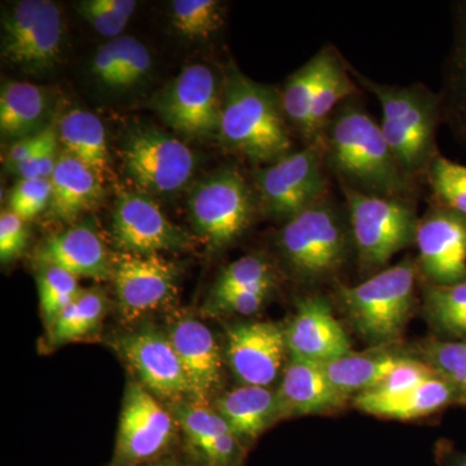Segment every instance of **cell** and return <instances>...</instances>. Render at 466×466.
Segmentation results:
<instances>
[{"mask_svg":"<svg viewBox=\"0 0 466 466\" xmlns=\"http://www.w3.org/2000/svg\"><path fill=\"white\" fill-rule=\"evenodd\" d=\"M325 167L342 187L364 195L410 201L413 179L400 167L386 142L381 126L363 106L348 100L330 116L319 135Z\"/></svg>","mask_w":466,"mask_h":466,"instance_id":"cell-1","label":"cell"},{"mask_svg":"<svg viewBox=\"0 0 466 466\" xmlns=\"http://www.w3.org/2000/svg\"><path fill=\"white\" fill-rule=\"evenodd\" d=\"M281 100L266 86L238 69L227 76L219 137L223 146L253 162H272L289 155L291 139Z\"/></svg>","mask_w":466,"mask_h":466,"instance_id":"cell-2","label":"cell"},{"mask_svg":"<svg viewBox=\"0 0 466 466\" xmlns=\"http://www.w3.org/2000/svg\"><path fill=\"white\" fill-rule=\"evenodd\" d=\"M349 66V64H348ZM358 84L381 104V130L398 164L410 177L428 173L440 156L438 125L441 122L440 95L424 85L389 86L372 81L349 66Z\"/></svg>","mask_w":466,"mask_h":466,"instance_id":"cell-3","label":"cell"},{"mask_svg":"<svg viewBox=\"0 0 466 466\" xmlns=\"http://www.w3.org/2000/svg\"><path fill=\"white\" fill-rule=\"evenodd\" d=\"M417 263L407 258L355 287H341L339 300L349 323L368 343L400 341L415 306Z\"/></svg>","mask_w":466,"mask_h":466,"instance_id":"cell-4","label":"cell"},{"mask_svg":"<svg viewBox=\"0 0 466 466\" xmlns=\"http://www.w3.org/2000/svg\"><path fill=\"white\" fill-rule=\"evenodd\" d=\"M342 189L361 268H380L395 254L415 244L420 219L410 201L364 195L345 187Z\"/></svg>","mask_w":466,"mask_h":466,"instance_id":"cell-5","label":"cell"},{"mask_svg":"<svg viewBox=\"0 0 466 466\" xmlns=\"http://www.w3.org/2000/svg\"><path fill=\"white\" fill-rule=\"evenodd\" d=\"M294 274L319 281L339 271L348 253V231L339 211L321 200L290 218L279 238Z\"/></svg>","mask_w":466,"mask_h":466,"instance_id":"cell-6","label":"cell"},{"mask_svg":"<svg viewBox=\"0 0 466 466\" xmlns=\"http://www.w3.org/2000/svg\"><path fill=\"white\" fill-rule=\"evenodd\" d=\"M323 140L319 137L299 152L279 158L256 175L260 200L269 213L290 218L324 200L327 177Z\"/></svg>","mask_w":466,"mask_h":466,"instance_id":"cell-7","label":"cell"},{"mask_svg":"<svg viewBox=\"0 0 466 466\" xmlns=\"http://www.w3.org/2000/svg\"><path fill=\"white\" fill-rule=\"evenodd\" d=\"M253 195L238 170H222L196 184L189 198L193 227L208 247L220 249L249 227Z\"/></svg>","mask_w":466,"mask_h":466,"instance_id":"cell-8","label":"cell"},{"mask_svg":"<svg viewBox=\"0 0 466 466\" xmlns=\"http://www.w3.org/2000/svg\"><path fill=\"white\" fill-rule=\"evenodd\" d=\"M152 106L168 127L186 137L205 139L219 133L222 97L207 66H187L153 97Z\"/></svg>","mask_w":466,"mask_h":466,"instance_id":"cell-9","label":"cell"},{"mask_svg":"<svg viewBox=\"0 0 466 466\" xmlns=\"http://www.w3.org/2000/svg\"><path fill=\"white\" fill-rule=\"evenodd\" d=\"M2 54L27 70L47 69L56 63L63 43V18L50 0L17 2L2 20Z\"/></svg>","mask_w":466,"mask_h":466,"instance_id":"cell-10","label":"cell"},{"mask_svg":"<svg viewBox=\"0 0 466 466\" xmlns=\"http://www.w3.org/2000/svg\"><path fill=\"white\" fill-rule=\"evenodd\" d=\"M126 173L143 191L167 195L188 182L195 170L192 150L177 137L156 128H142L122 148Z\"/></svg>","mask_w":466,"mask_h":466,"instance_id":"cell-11","label":"cell"},{"mask_svg":"<svg viewBox=\"0 0 466 466\" xmlns=\"http://www.w3.org/2000/svg\"><path fill=\"white\" fill-rule=\"evenodd\" d=\"M177 421L142 383L126 389L112 466H135L161 455L170 446Z\"/></svg>","mask_w":466,"mask_h":466,"instance_id":"cell-12","label":"cell"},{"mask_svg":"<svg viewBox=\"0 0 466 466\" xmlns=\"http://www.w3.org/2000/svg\"><path fill=\"white\" fill-rule=\"evenodd\" d=\"M113 266L119 311L127 323L157 311L177 296L179 272L159 254H116Z\"/></svg>","mask_w":466,"mask_h":466,"instance_id":"cell-13","label":"cell"},{"mask_svg":"<svg viewBox=\"0 0 466 466\" xmlns=\"http://www.w3.org/2000/svg\"><path fill=\"white\" fill-rule=\"evenodd\" d=\"M113 238L122 253L159 254L182 250L191 238L173 225L146 193L124 192L113 211Z\"/></svg>","mask_w":466,"mask_h":466,"instance_id":"cell-14","label":"cell"},{"mask_svg":"<svg viewBox=\"0 0 466 466\" xmlns=\"http://www.w3.org/2000/svg\"><path fill=\"white\" fill-rule=\"evenodd\" d=\"M419 266L435 285L466 280V217L435 205L419 220Z\"/></svg>","mask_w":466,"mask_h":466,"instance_id":"cell-15","label":"cell"},{"mask_svg":"<svg viewBox=\"0 0 466 466\" xmlns=\"http://www.w3.org/2000/svg\"><path fill=\"white\" fill-rule=\"evenodd\" d=\"M287 354L285 328L279 324L257 321L227 329V361L242 385L268 388L280 376Z\"/></svg>","mask_w":466,"mask_h":466,"instance_id":"cell-16","label":"cell"},{"mask_svg":"<svg viewBox=\"0 0 466 466\" xmlns=\"http://www.w3.org/2000/svg\"><path fill=\"white\" fill-rule=\"evenodd\" d=\"M116 349L139 377L144 388L167 400H177L189 395L182 361L167 334L147 328L121 337Z\"/></svg>","mask_w":466,"mask_h":466,"instance_id":"cell-17","label":"cell"},{"mask_svg":"<svg viewBox=\"0 0 466 466\" xmlns=\"http://www.w3.org/2000/svg\"><path fill=\"white\" fill-rule=\"evenodd\" d=\"M285 339L289 355L319 364L352 352L348 333L320 297L300 300L293 320L285 328Z\"/></svg>","mask_w":466,"mask_h":466,"instance_id":"cell-18","label":"cell"},{"mask_svg":"<svg viewBox=\"0 0 466 466\" xmlns=\"http://www.w3.org/2000/svg\"><path fill=\"white\" fill-rule=\"evenodd\" d=\"M167 337L182 361L189 395L193 400L208 401L222 379V354L216 337L196 319H180Z\"/></svg>","mask_w":466,"mask_h":466,"instance_id":"cell-19","label":"cell"},{"mask_svg":"<svg viewBox=\"0 0 466 466\" xmlns=\"http://www.w3.org/2000/svg\"><path fill=\"white\" fill-rule=\"evenodd\" d=\"M41 265L57 266L76 278L106 281L113 279L110 256L99 233L90 226H76L48 238L38 251Z\"/></svg>","mask_w":466,"mask_h":466,"instance_id":"cell-20","label":"cell"},{"mask_svg":"<svg viewBox=\"0 0 466 466\" xmlns=\"http://www.w3.org/2000/svg\"><path fill=\"white\" fill-rule=\"evenodd\" d=\"M276 395L281 417L329 412L348 400L336 390L320 364L293 355L288 359Z\"/></svg>","mask_w":466,"mask_h":466,"instance_id":"cell-21","label":"cell"},{"mask_svg":"<svg viewBox=\"0 0 466 466\" xmlns=\"http://www.w3.org/2000/svg\"><path fill=\"white\" fill-rule=\"evenodd\" d=\"M216 410L244 447L283 419L276 391L260 386L242 385L226 392L218 398Z\"/></svg>","mask_w":466,"mask_h":466,"instance_id":"cell-22","label":"cell"},{"mask_svg":"<svg viewBox=\"0 0 466 466\" xmlns=\"http://www.w3.org/2000/svg\"><path fill=\"white\" fill-rule=\"evenodd\" d=\"M52 198L48 213L61 220H75L94 208L103 195V180L90 167L64 152L50 177Z\"/></svg>","mask_w":466,"mask_h":466,"instance_id":"cell-23","label":"cell"},{"mask_svg":"<svg viewBox=\"0 0 466 466\" xmlns=\"http://www.w3.org/2000/svg\"><path fill=\"white\" fill-rule=\"evenodd\" d=\"M453 403H460L458 394L438 375L400 397L373 398L367 394L354 397L358 410L370 415L403 421L431 415Z\"/></svg>","mask_w":466,"mask_h":466,"instance_id":"cell-24","label":"cell"},{"mask_svg":"<svg viewBox=\"0 0 466 466\" xmlns=\"http://www.w3.org/2000/svg\"><path fill=\"white\" fill-rule=\"evenodd\" d=\"M440 99L441 119L466 147V2L455 7L453 41L444 66Z\"/></svg>","mask_w":466,"mask_h":466,"instance_id":"cell-25","label":"cell"},{"mask_svg":"<svg viewBox=\"0 0 466 466\" xmlns=\"http://www.w3.org/2000/svg\"><path fill=\"white\" fill-rule=\"evenodd\" d=\"M50 97L38 86L9 81L0 94V130L7 137H33L48 127Z\"/></svg>","mask_w":466,"mask_h":466,"instance_id":"cell-26","label":"cell"},{"mask_svg":"<svg viewBox=\"0 0 466 466\" xmlns=\"http://www.w3.org/2000/svg\"><path fill=\"white\" fill-rule=\"evenodd\" d=\"M406 357L390 351L350 352L320 364L328 380L343 397L363 394L377 388Z\"/></svg>","mask_w":466,"mask_h":466,"instance_id":"cell-27","label":"cell"},{"mask_svg":"<svg viewBox=\"0 0 466 466\" xmlns=\"http://www.w3.org/2000/svg\"><path fill=\"white\" fill-rule=\"evenodd\" d=\"M57 133L66 153L104 180V175L108 173L109 158L106 128L99 116L82 109L70 110L60 119Z\"/></svg>","mask_w":466,"mask_h":466,"instance_id":"cell-28","label":"cell"},{"mask_svg":"<svg viewBox=\"0 0 466 466\" xmlns=\"http://www.w3.org/2000/svg\"><path fill=\"white\" fill-rule=\"evenodd\" d=\"M332 50L333 48H324L294 72L285 84L280 97L285 118L289 119L308 140L312 106Z\"/></svg>","mask_w":466,"mask_h":466,"instance_id":"cell-29","label":"cell"},{"mask_svg":"<svg viewBox=\"0 0 466 466\" xmlns=\"http://www.w3.org/2000/svg\"><path fill=\"white\" fill-rule=\"evenodd\" d=\"M106 314V294L99 289H82L48 328V339L52 345L78 341L99 329Z\"/></svg>","mask_w":466,"mask_h":466,"instance_id":"cell-30","label":"cell"},{"mask_svg":"<svg viewBox=\"0 0 466 466\" xmlns=\"http://www.w3.org/2000/svg\"><path fill=\"white\" fill-rule=\"evenodd\" d=\"M357 85L349 76L348 64L343 63L336 51L332 50L329 60L321 76L317 97L312 106L309 121V143L318 139L330 116L345 101L352 99L357 94Z\"/></svg>","mask_w":466,"mask_h":466,"instance_id":"cell-31","label":"cell"},{"mask_svg":"<svg viewBox=\"0 0 466 466\" xmlns=\"http://www.w3.org/2000/svg\"><path fill=\"white\" fill-rule=\"evenodd\" d=\"M424 311L438 332L466 339V280L453 285L429 284Z\"/></svg>","mask_w":466,"mask_h":466,"instance_id":"cell-32","label":"cell"},{"mask_svg":"<svg viewBox=\"0 0 466 466\" xmlns=\"http://www.w3.org/2000/svg\"><path fill=\"white\" fill-rule=\"evenodd\" d=\"M422 361L458 394L466 404V339H431L421 348Z\"/></svg>","mask_w":466,"mask_h":466,"instance_id":"cell-33","label":"cell"},{"mask_svg":"<svg viewBox=\"0 0 466 466\" xmlns=\"http://www.w3.org/2000/svg\"><path fill=\"white\" fill-rule=\"evenodd\" d=\"M173 416L193 451L220 435L232 433L225 419L208 401H179L173 408Z\"/></svg>","mask_w":466,"mask_h":466,"instance_id":"cell-34","label":"cell"},{"mask_svg":"<svg viewBox=\"0 0 466 466\" xmlns=\"http://www.w3.org/2000/svg\"><path fill=\"white\" fill-rule=\"evenodd\" d=\"M426 177L438 207L466 217V165L440 155L431 162Z\"/></svg>","mask_w":466,"mask_h":466,"instance_id":"cell-35","label":"cell"},{"mask_svg":"<svg viewBox=\"0 0 466 466\" xmlns=\"http://www.w3.org/2000/svg\"><path fill=\"white\" fill-rule=\"evenodd\" d=\"M38 276L39 299L46 327L50 328L57 315L81 291L78 278L57 266L41 265Z\"/></svg>","mask_w":466,"mask_h":466,"instance_id":"cell-36","label":"cell"},{"mask_svg":"<svg viewBox=\"0 0 466 466\" xmlns=\"http://www.w3.org/2000/svg\"><path fill=\"white\" fill-rule=\"evenodd\" d=\"M171 9L175 29L187 38H205L220 25V3L216 0H175Z\"/></svg>","mask_w":466,"mask_h":466,"instance_id":"cell-37","label":"cell"},{"mask_svg":"<svg viewBox=\"0 0 466 466\" xmlns=\"http://www.w3.org/2000/svg\"><path fill=\"white\" fill-rule=\"evenodd\" d=\"M265 284H275L274 272L269 263L256 256L242 257L226 267L218 279L211 297L253 289Z\"/></svg>","mask_w":466,"mask_h":466,"instance_id":"cell-38","label":"cell"},{"mask_svg":"<svg viewBox=\"0 0 466 466\" xmlns=\"http://www.w3.org/2000/svg\"><path fill=\"white\" fill-rule=\"evenodd\" d=\"M437 375L422 360L404 358L377 388L363 392L373 398H395L415 390L426 380Z\"/></svg>","mask_w":466,"mask_h":466,"instance_id":"cell-39","label":"cell"},{"mask_svg":"<svg viewBox=\"0 0 466 466\" xmlns=\"http://www.w3.org/2000/svg\"><path fill=\"white\" fill-rule=\"evenodd\" d=\"M118 54V78L116 88L130 87L142 81L152 67V57L146 46L131 36L115 39Z\"/></svg>","mask_w":466,"mask_h":466,"instance_id":"cell-40","label":"cell"},{"mask_svg":"<svg viewBox=\"0 0 466 466\" xmlns=\"http://www.w3.org/2000/svg\"><path fill=\"white\" fill-rule=\"evenodd\" d=\"M58 142L60 140H58L57 128L54 125L48 126L42 131L41 139L32 155L23 164L14 168L15 173L21 179H50L60 156L57 155Z\"/></svg>","mask_w":466,"mask_h":466,"instance_id":"cell-41","label":"cell"},{"mask_svg":"<svg viewBox=\"0 0 466 466\" xmlns=\"http://www.w3.org/2000/svg\"><path fill=\"white\" fill-rule=\"evenodd\" d=\"M51 198L50 179H21L12 189L9 207L26 222L50 207Z\"/></svg>","mask_w":466,"mask_h":466,"instance_id":"cell-42","label":"cell"},{"mask_svg":"<svg viewBox=\"0 0 466 466\" xmlns=\"http://www.w3.org/2000/svg\"><path fill=\"white\" fill-rule=\"evenodd\" d=\"M275 284H265L253 289L233 291L223 296L210 297L207 309L210 314L251 315L262 308Z\"/></svg>","mask_w":466,"mask_h":466,"instance_id":"cell-43","label":"cell"},{"mask_svg":"<svg viewBox=\"0 0 466 466\" xmlns=\"http://www.w3.org/2000/svg\"><path fill=\"white\" fill-rule=\"evenodd\" d=\"M27 229L25 220L14 211H3L0 216V259L2 263L16 258L25 249Z\"/></svg>","mask_w":466,"mask_h":466,"instance_id":"cell-44","label":"cell"},{"mask_svg":"<svg viewBox=\"0 0 466 466\" xmlns=\"http://www.w3.org/2000/svg\"><path fill=\"white\" fill-rule=\"evenodd\" d=\"M78 11L91 26L106 38H119L124 32L127 21L104 11L96 5V0H85L78 5Z\"/></svg>","mask_w":466,"mask_h":466,"instance_id":"cell-45","label":"cell"},{"mask_svg":"<svg viewBox=\"0 0 466 466\" xmlns=\"http://www.w3.org/2000/svg\"><path fill=\"white\" fill-rule=\"evenodd\" d=\"M92 72L104 85L116 87V78H118V54H116L115 39L97 51L92 63Z\"/></svg>","mask_w":466,"mask_h":466,"instance_id":"cell-46","label":"cell"},{"mask_svg":"<svg viewBox=\"0 0 466 466\" xmlns=\"http://www.w3.org/2000/svg\"><path fill=\"white\" fill-rule=\"evenodd\" d=\"M96 5L104 11L128 21L133 16L137 3L134 0H96Z\"/></svg>","mask_w":466,"mask_h":466,"instance_id":"cell-47","label":"cell"},{"mask_svg":"<svg viewBox=\"0 0 466 466\" xmlns=\"http://www.w3.org/2000/svg\"><path fill=\"white\" fill-rule=\"evenodd\" d=\"M441 461L446 466H466V453L458 451H443Z\"/></svg>","mask_w":466,"mask_h":466,"instance_id":"cell-48","label":"cell"},{"mask_svg":"<svg viewBox=\"0 0 466 466\" xmlns=\"http://www.w3.org/2000/svg\"><path fill=\"white\" fill-rule=\"evenodd\" d=\"M149 466H183L179 464V462L170 461V460H167V461L156 462V464Z\"/></svg>","mask_w":466,"mask_h":466,"instance_id":"cell-49","label":"cell"}]
</instances>
